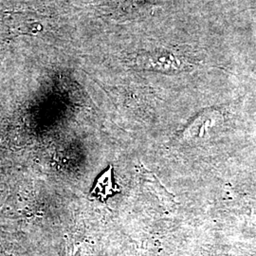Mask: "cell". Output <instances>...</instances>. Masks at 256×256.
<instances>
[{"instance_id": "3", "label": "cell", "mask_w": 256, "mask_h": 256, "mask_svg": "<svg viewBox=\"0 0 256 256\" xmlns=\"http://www.w3.org/2000/svg\"><path fill=\"white\" fill-rule=\"evenodd\" d=\"M119 192V189L113 184L112 180V166L106 170L101 176L97 180L94 188L92 189L90 196H96L98 200L104 202L110 196Z\"/></svg>"}, {"instance_id": "2", "label": "cell", "mask_w": 256, "mask_h": 256, "mask_svg": "<svg viewBox=\"0 0 256 256\" xmlns=\"http://www.w3.org/2000/svg\"><path fill=\"white\" fill-rule=\"evenodd\" d=\"M140 180L144 187L153 194L160 202L169 209H173L176 205L174 196L165 189L164 186L156 178L155 174L149 172L146 168L140 167Z\"/></svg>"}, {"instance_id": "1", "label": "cell", "mask_w": 256, "mask_h": 256, "mask_svg": "<svg viewBox=\"0 0 256 256\" xmlns=\"http://www.w3.org/2000/svg\"><path fill=\"white\" fill-rule=\"evenodd\" d=\"M138 64L146 68L158 70H180L184 68L186 63L178 55L170 52H156L138 58Z\"/></svg>"}]
</instances>
